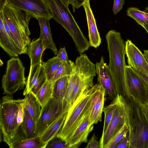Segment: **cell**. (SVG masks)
I'll use <instances>...</instances> for the list:
<instances>
[{
	"instance_id": "6da1fadb",
	"label": "cell",
	"mask_w": 148,
	"mask_h": 148,
	"mask_svg": "<svg viewBox=\"0 0 148 148\" xmlns=\"http://www.w3.org/2000/svg\"><path fill=\"white\" fill-rule=\"evenodd\" d=\"M106 39L109 59L108 69L116 94L121 95L127 100L131 99L125 80V43L120 33L115 30L109 31Z\"/></svg>"
},
{
	"instance_id": "7a4b0ae2",
	"label": "cell",
	"mask_w": 148,
	"mask_h": 148,
	"mask_svg": "<svg viewBox=\"0 0 148 148\" xmlns=\"http://www.w3.org/2000/svg\"><path fill=\"white\" fill-rule=\"evenodd\" d=\"M73 73L70 76L68 86L63 99L67 108H70L80 94L94 85L96 75L95 64L85 54H80L76 59Z\"/></svg>"
},
{
	"instance_id": "3957f363",
	"label": "cell",
	"mask_w": 148,
	"mask_h": 148,
	"mask_svg": "<svg viewBox=\"0 0 148 148\" xmlns=\"http://www.w3.org/2000/svg\"><path fill=\"white\" fill-rule=\"evenodd\" d=\"M5 20L14 37L19 55L27 54L31 43L29 26L32 17L27 13L16 8L8 3L3 11Z\"/></svg>"
},
{
	"instance_id": "277c9868",
	"label": "cell",
	"mask_w": 148,
	"mask_h": 148,
	"mask_svg": "<svg viewBox=\"0 0 148 148\" xmlns=\"http://www.w3.org/2000/svg\"><path fill=\"white\" fill-rule=\"evenodd\" d=\"M23 99H14L10 95L2 97L0 105V126L3 140L11 148L20 130L18 123L19 110Z\"/></svg>"
},
{
	"instance_id": "5b68a950",
	"label": "cell",
	"mask_w": 148,
	"mask_h": 148,
	"mask_svg": "<svg viewBox=\"0 0 148 148\" xmlns=\"http://www.w3.org/2000/svg\"><path fill=\"white\" fill-rule=\"evenodd\" d=\"M51 11L53 19L60 24L71 37L76 47L87 40L67 7L62 0H43Z\"/></svg>"
},
{
	"instance_id": "8992f818",
	"label": "cell",
	"mask_w": 148,
	"mask_h": 148,
	"mask_svg": "<svg viewBox=\"0 0 148 148\" xmlns=\"http://www.w3.org/2000/svg\"><path fill=\"white\" fill-rule=\"evenodd\" d=\"M97 84L82 92L72 104L57 137L66 142L81 121Z\"/></svg>"
},
{
	"instance_id": "52a82bcc",
	"label": "cell",
	"mask_w": 148,
	"mask_h": 148,
	"mask_svg": "<svg viewBox=\"0 0 148 148\" xmlns=\"http://www.w3.org/2000/svg\"><path fill=\"white\" fill-rule=\"evenodd\" d=\"M114 99L115 108L109 125L99 140L101 148H105L112 137L125 124L128 125L131 130L132 110L129 100L121 95H117Z\"/></svg>"
},
{
	"instance_id": "ba28073f",
	"label": "cell",
	"mask_w": 148,
	"mask_h": 148,
	"mask_svg": "<svg viewBox=\"0 0 148 148\" xmlns=\"http://www.w3.org/2000/svg\"><path fill=\"white\" fill-rule=\"evenodd\" d=\"M129 100L132 115L128 148H148V125L138 103L132 99Z\"/></svg>"
},
{
	"instance_id": "9c48e42d",
	"label": "cell",
	"mask_w": 148,
	"mask_h": 148,
	"mask_svg": "<svg viewBox=\"0 0 148 148\" xmlns=\"http://www.w3.org/2000/svg\"><path fill=\"white\" fill-rule=\"evenodd\" d=\"M25 69L18 57H12L8 61L5 72L2 79L4 94L11 95L24 88L26 84Z\"/></svg>"
},
{
	"instance_id": "30bf717a",
	"label": "cell",
	"mask_w": 148,
	"mask_h": 148,
	"mask_svg": "<svg viewBox=\"0 0 148 148\" xmlns=\"http://www.w3.org/2000/svg\"><path fill=\"white\" fill-rule=\"evenodd\" d=\"M69 109L63 99L52 97L41 108L40 115L36 123V136H40L52 124Z\"/></svg>"
},
{
	"instance_id": "8fae6325",
	"label": "cell",
	"mask_w": 148,
	"mask_h": 148,
	"mask_svg": "<svg viewBox=\"0 0 148 148\" xmlns=\"http://www.w3.org/2000/svg\"><path fill=\"white\" fill-rule=\"evenodd\" d=\"M11 6L27 13L32 18H44L50 20L53 16L43 0H7Z\"/></svg>"
},
{
	"instance_id": "7c38bea8",
	"label": "cell",
	"mask_w": 148,
	"mask_h": 148,
	"mask_svg": "<svg viewBox=\"0 0 148 148\" xmlns=\"http://www.w3.org/2000/svg\"><path fill=\"white\" fill-rule=\"evenodd\" d=\"M92 107L90 98L81 121L66 142L69 145V148H78L83 143L88 142V136L94 127L90 120Z\"/></svg>"
},
{
	"instance_id": "4fadbf2b",
	"label": "cell",
	"mask_w": 148,
	"mask_h": 148,
	"mask_svg": "<svg viewBox=\"0 0 148 148\" xmlns=\"http://www.w3.org/2000/svg\"><path fill=\"white\" fill-rule=\"evenodd\" d=\"M125 44L128 66L148 75V64L143 54L131 40L127 39Z\"/></svg>"
},
{
	"instance_id": "5bb4252c",
	"label": "cell",
	"mask_w": 148,
	"mask_h": 148,
	"mask_svg": "<svg viewBox=\"0 0 148 148\" xmlns=\"http://www.w3.org/2000/svg\"><path fill=\"white\" fill-rule=\"evenodd\" d=\"M47 80V76L42 64L30 66L23 95L31 92L36 96Z\"/></svg>"
},
{
	"instance_id": "9a60e30c",
	"label": "cell",
	"mask_w": 148,
	"mask_h": 148,
	"mask_svg": "<svg viewBox=\"0 0 148 148\" xmlns=\"http://www.w3.org/2000/svg\"><path fill=\"white\" fill-rule=\"evenodd\" d=\"M126 82L132 98L138 103L146 102L145 94L140 79L132 68L126 66L125 69Z\"/></svg>"
},
{
	"instance_id": "2e32d148",
	"label": "cell",
	"mask_w": 148,
	"mask_h": 148,
	"mask_svg": "<svg viewBox=\"0 0 148 148\" xmlns=\"http://www.w3.org/2000/svg\"><path fill=\"white\" fill-rule=\"evenodd\" d=\"M96 74L99 84L104 89L110 98L113 100L117 96L110 73L108 65L101 56L99 62L95 64Z\"/></svg>"
},
{
	"instance_id": "e0dca14e",
	"label": "cell",
	"mask_w": 148,
	"mask_h": 148,
	"mask_svg": "<svg viewBox=\"0 0 148 148\" xmlns=\"http://www.w3.org/2000/svg\"><path fill=\"white\" fill-rule=\"evenodd\" d=\"M105 91L102 87L97 84L91 96L92 104L90 120L93 124L101 121V115L103 108Z\"/></svg>"
},
{
	"instance_id": "ac0fdd59",
	"label": "cell",
	"mask_w": 148,
	"mask_h": 148,
	"mask_svg": "<svg viewBox=\"0 0 148 148\" xmlns=\"http://www.w3.org/2000/svg\"><path fill=\"white\" fill-rule=\"evenodd\" d=\"M83 6L87 23L90 46L96 49L101 43V38L97 27L96 20L90 7L89 1H85Z\"/></svg>"
},
{
	"instance_id": "d6986e66",
	"label": "cell",
	"mask_w": 148,
	"mask_h": 148,
	"mask_svg": "<svg viewBox=\"0 0 148 148\" xmlns=\"http://www.w3.org/2000/svg\"><path fill=\"white\" fill-rule=\"evenodd\" d=\"M0 46L11 57H17L19 55L18 47L5 30L2 18L0 15Z\"/></svg>"
},
{
	"instance_id": "ffe728a7",
	"label": "cell",
	"mask_w": 148,
	"mask_h": 148,
	"mask_svg": "<svg viewBox=\"0 0 148 148\" xmlns=\"http://www.w3.org/2000/svg\"><path fill=\"white\" fill-rule=\"evenodd\" d=\"M36 19L40 28V36L43 39L45 49H49L51 50L54 52V55L56 56L58 51L52 39L49 22L50 20L41 17Z\"/></svg>"
},
{
	"instance_id": "44dd1931",
	"label": "cell",
	"mask_w": 148,
	"mask_h": 148,
	"mask_svg": "<svg viewBox=\"0 0 148 148\" xmlns=\"http://www.w3.org/2000/svg\"><path fill=\"white\" fill-rule=\"evenodd\" d=\"M45 50L44 44L41 37L39 36L38 39L31 42L27 52L30 60V66L42 64V54Z\"/></svg>"
},
{
	"instance_id": "7402d4cb",
	"label": "cell",
	"mask_w": 148,
	"mask_h": 148,
	"mask_svg": "<svg viewBox=\"0 0 148 148\" xmlns=\"http://www.w3.org/2000/svg\"><path fill=\"white\" fill-rule=\"evenodd\" d=\"M25 96L23 99L24 106L36 123L40 115L41 106L36 96L31 92Z\"/></svg>"
},
{
	"instance_id": "603a6c76",
	"label": "cell",
	"mask_w": 148,
	"mask_h": 148,
	"mask_svg": "<svg viewBox=\"0 0 148 148\" xmlns=\"http://www.w3.org/2000/svg\"><path fill=\"white\" fill-rule=\"evenodd\" d=\"M67 113L55 121L40 136L42 143L47 145L51 140L57 136L64 124Z\"/></svg>"
},
{
	"instance_id": "cb8c5ba5",
	"label": "cell",
	"mask_w": 148,
	"mask_h": 148,
	"mask_svg": "<svg viewBox=\"0 0 148 148\" xmlns=\"http://www.w3.org/2000/svg\"><path fill=\"white\" fill-rule=\"evenodd\" d=\"M20 130L25 139L31 138L36 136V122L24 107V116L20 126Z\"/></svg>"
},
{
	"instance_id": "d4e9b609",
	"label": "cell",
	"mask_w": 148,
	"mask_h": 148,
	"mask_svg": "<svg viewBox=\"0 0 148 148\" xmlns=\"http://www.w3.org/2000/svg\"><path fill=\"white\" fill-rule=\"evenodd\" d=\"M53 82L47 80L36 96L41 107L53 97Z\"/></svg>"
},
{
	"instance_id": "484cf974",
	"label": "cell",
	"mask_w": 148,
	"mask_h": 148,
	"mask_svg": "<svg viewBox=\"0 0 148 148\" xmlns=\"http://www.w3.org/2000/svg\"><path fill=\"white\" fill-rule=\"evenodd\" d=\"M70 77L65 76L53 82V97L64 99L68 86Z\"/></svg>"
},
{
	"instance_id": "4316f807",
	"label": "cell",
	"mask_w": 148,
	"mask_h": 148,
	"mask_svg": "<svg viewBox=\"0 0 148 148\" xmlns=\"http://www.w3.org/2000/svg\"><path fill=\"white\" fill-rule=\"evenodd\" d=\"M127 15L134 19L142 26L148 25V7L144 11H141L134 7L128 8L126 11Z\"/></svg>"
},
{
	"instance_id": "83f0119b",
	"label": "cell",
	"mask_w": 148,
	"mask_h": 148,
	"mask_svg": "<svg viewBox=\"0 0 148 148\" xmlns=\"http://www.w3.org/2000/svg\"><path fill=\"white\" fill-rule=\"evenodd\" d=\"M75 64L70 60L62 62L58 67L52 81L66 76H70L74 70Z\"/></svg>"
},
{
	"instance_id": "f1b7e54d",
	"label": "cell",
	"mask_w": 148,
	"mask_h": 148,
	"mask_svg": "<svg viewBox=\"0 0 148 148\" xmlns=\"http://www.w3.org/2000/svg\"><path fill=\"white\" fill-rule=\"evenodd\" d=\"M62 62L56 56L49 59L46 62H42V64L46 73L47 80L52 81L58 67Z\"/></svg>"
},
{
	"instance_id": "f546056e",
	"label": "cell",
	"mask_w": 148,
	"mask_h": 148,
	"mask_svg": "<svg viewBox=\"0 0 148 148\" xmlns=\"http://www.w3.org/2000/svg\"><path fill=\"white\" fill-rule=\"evenodd\" d=\"M46 145L42 143L40 137L26 139L14 143L11 148H45Z\"/></svg>"
},
{
	"instance_id": "4dcf8cb0",
	"label": "cell",
	"mask_w": 148,
	"mask_h": 148,
	"mask_svg": "<svg viewBox=\"0 0 148 148\" xmlns=\"http://www.w3.org/2000/svg\"><path fill=\"white\" fill-rule=\"evenodd\" d=\"M130 130V126L125 124L112 137L105 148H114L118 143L126 136Z\"/></svg>"
},
{
	"instance_id": "1f68e13d",
	"label": "cell",
	"mask_w": 148,
	"mask_h": 148,
	"mask_svg": "<svg viewBox=\"0 0 148 148\" xmlns=\"http://www.w3.org/2000/svg\"><path fill=\"white\" fill-rule=\"evenodd\" d=\"M116 105V101L114 99L111 103L103 108V112L104 114V120L101 136H103L105 133L111 122Z\"/></svg>"
},
{
	"instance_id": "d6a6232c",
	"label": "cell",
	"mask_w": 148,
	"mask_h": 148,
	"mask_svg": "<svg viewBox=\"0 0 148 148\" xmlns=\"http://www.w3.org/2000/svg\"><path fill=\"white\" fill-rule=\"evenodd\" d=\"M45 148H69V144L57 136L51 140Z\"/></svg>"
},
{
	"instance_id": "836d02e7",
	"label": "cell",
	"mask_w": 148,
	"mask_h": 148,
	"mask_svg": "<svg viewBox=\"0 0 148 148\" xmlns=\"http://www.w3.org/2000/svg\"><path fill=\"white\" fill-rule=\"evenodd\" d=\"M140 77L143 88L146 102H148V75L132 68Z\"/></svg>"
},
{
	"instance_id": "e575fe53",
	"label": "cell",
	"mask_w": 148,
	"mask_h": 148,
	"mask_svg": "<svg viewBox=\"0 0 148 148\" xmlns=\"http://www.w3.org/2000/svg\"><path fill=\"white\" fill-rule=\"evenodd\" d=\"M85 148H101L99 141L97 140V138L94 134L90 140L88 141Z\"/></svg>"
},
{
	"instance_id": "d590c367",
	"label": "cell",
	"mask_w": 148,
	"mask_h": 148,
	"mask_svg": "<svg viewBox=\"0 0 148 148\" xmlns=\"http://www.w3.org/2000/svg\"><path fill=\"white\" fill-rule=\"evenodd\" d=\"M125 0H114L112 11L115 15L117 14L122 10Z\"/></svg>"
},
{
	"instance_id": "8d00e7d4",
	"label": "cell",
	"mask_w": 148,
	"mask_h": 148,
	"mask_svg": "<svg viewBox=\"0 0 148 148\" xmlns=\"http://www.w3.org/2000/svg\"><path fill=\"white\" fill-rule=\"evenodd\" d=\"M129 143V133L116 145L114 148H128Z\"/></svg>"
},
{
	"instance_id": "74e56055",
	"label": "cell",
	"mask_w": 148,
	"mask_h": 148,
	"mask_svg": "<svg viewBox=\"0 0 148 148\" xmlns=\"http://www.w3.org/2000/svg\"><path fill=\"white\" fill-rule=\"evenodd\" d=\"M62 62L69 60L68 57L65 47L61 48L58 51V55L56 56Z\"/></svg>"
},
{
	"instance_id": "f35d334b",
	"label": "cell",
	"mask_w": 148,
	"mask_h": 148,
	"mask_svg": "<svg viewBox=\"0 0 148 148\" xmlns=\"http://www.w3.org/2000/svg\"><path fill=\"white\" fill-rule=\"evenodd\" d=\"M90 0H69V3L71 4L73 7L74 12L75 9L79 8L83 6V3L85 1H89Z\"/></svg>"
},
{
	"instance_id": "ab89813d",
	"label": "cell",
	"mask_w": 148,
	"mask_h": 148,
	"mask_svg": "<svg viewBox=\"0 0 148 148\" xmlns=\"http://www.w3.org/2000/svg\"><path fill=\"white\" fill-rule=\"evenodd\" d=\"M138 103L148 125V102H145L143 103Z\"/></svg>"
},
{
	"instance_id": "60d3db41",
	"label": "cell",
	"mask_w": 148,
	"mask_h": 148,
	"mask_svg": "<svg viewBox=\"0 0 148 148\" xmlns=\"http://www.w3.org/2000/svg\"><path fill=\"white\" fill-rule=\"evenodd\" d=\"M7 3V0H0V11H3Z\"/></svg>"
},
{
	"instance_id": "b9f144b4",
	"label": "cell",
	"mask_w": 148,
	"mask_h": 148,
	"mask_svg": "<svg viewBox=\"0 0 148 148\" xmlns=\"http://www.w3.org/2000/svg\"><path fill=\"white\" fill-rule=\"evenodd\" d=\"M143 54L148 64V49L144 50Z\"/></svg>"
},
{
	"instance_id": "7bdbcfd3",
	"label": "cell",
	"mask_w": 148,
	"mask_h": 148,
	"mask_svg": "<svg viewBox=\"0 0 148 148\" xmlns=\"http://www.w3.org/2000/svg\"><path fill=\"white\" fill-rule=\"evenodd\" d=\"M64 4L67 6L68 7L69 5V0H62Z\"/></svg>"
},
{
	"instance_id": "ee69618b",
	"label": "cell",
	"mask_w": 148,
	"mask_h": 148,
	"mask_svg": "<svg viewBox=\"0 0 148 148\" xmlns=\"http://www.w3.org/2000/svg\"><path fill=\"white\" fill-rule=\"evenodd\" d=\"M148 34V25H145L142 26Z\"/></svg>"
}]
</instances>
